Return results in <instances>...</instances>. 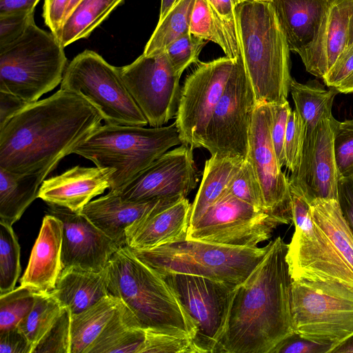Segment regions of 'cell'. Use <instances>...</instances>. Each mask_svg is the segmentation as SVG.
<instances>
[{
	"mask_svg": "<svg viewBox=\"0 0 353 353\" xmlns=\"http://www.w3.org/2000/svg\"><path fill=\"white\" fill-rule=\"evenodd\" d=\"M99 111L81 95L59 89L29 103L0 126V168L48 176L101 126Z\"/></svg>",
	"mask_w": 353,
	"mask_h": 353,
	"instance_id": "obj_1",
	"label": "cell"
},
{
	"mask_svg": "<svg viewBox=\"0 0 353 353\" xmlns=\"http://www.w3.org/2000/svg\"><path fill=\"white\" fill-rule=\"evenodd\" d=\"M288 249L281 236L271 241L261 261L236 286L215 353H270L294 332Z\"/></svg>",
	"mask_w": 353,
	"mask_h": 353,
	"instance_id": "obj_2",
	"label": "cell"
},
{
	"mask_svg": "<svg viewBox=\"0 0 353 353\" xmlns=\"http://www.w3.org/2000/svg\"><path fill=\"white\" fill-rule=\"evenodd\" d=\"M239 53L258 103L287 101L290 48L271 1H240L234 10Z\"/></svg>",
	"mask_w": 353,
	"mask_h": 353,
	"instance_id": "obj_3",
	"label": "cell"
},
{
	"mask_svg": "<svg viewBox=\"0 0 353 353\" xmlns=\"http://www.w3.org/2000/svg\"><path fill=\"white\" fill-rule=\"evenodd\" d=\"M109 293L121 300L143 328L193 339L196 323L164 279L125 245L108 265Z\"/></svg>",
	"mask_w": 353,
	"mask_h": 353,
	"instance_id": "obj_4",
	"label": "cell"
},
{
	"mask_svg": "<svg viewBox=\"0 0 353 353\" xmlns=\"http://www.w3.org/2000/svg\"><path fill=\"white\" fill-rule=\"evenodd\" d=\"M176 123L150 128L99 126L72 151L96 166L114 170L110 191H117L173 146L181 145Z\"/></svg>",
	"mask_w": 353,
	"mask_h": 353,
	"instance_id": "obj_5",
	"label": "cell"
},
{
	"mask_svg": "<svg viewBox=\"0 0 353 353\" xmlns=\"http://www.w3.org/2000/svg\"><path fill=\"white\" fill-rule=\"evenodd\" d=\"M268 249V244L263 248L232 246L188 239L150 249L130 248L160 275L193 274L234 285L246 279Z\"/></svg>",
	"mask_w": 353,
	"mask_h": 353,
	"instance_id": "obj_6",
	"label": "cell"
},
{
	"mask_svg": "<svg viewBox=\"0 0 353 353\" xmlns=\"http://www.w3.org/2000/svg\"><path fill=\"white\" fill-rule=\"evenodd\" d=\"M55 35L32 23L16 41L0 49V91L34 103L63 79L67 66Z\"/></svg>",
	"mask_w": 353,
	"mask_h": 353,
	"instance_id": "obj_7",
	"label": "cell"
},
{
	"mask_svg": "<svg viewBox=\"0 0 353 353\" xmlns=\"http://www.w3.org/2000/svg\"><path fill=\"white\" fill-rule=\"evenodd\" d=\"M291 312L295 333L333 349L353 335V290L342 285L293 280Z\"/></svg>",
	"mask_w": 353,
	"mask_h": 353,
	"instance_id": "obj_8",
	"label": "cell"
},
{
	"mask_svg": "<svg viewBox=\"0 0 353 353\" xmlns=\"http://www.w3.org/2000/svg\"><path fill=\"white\" fill-rule=\"evenodd\" d=\"M60 89L83 97L108 124L143 127L148 124L123 81L118 67L94 51L81 52L67 65Z\"/></svg>",
	"mask_w": 353,
	"mask_h": 353,
	"instance_id": "obj_9",
	"label": "cell"
},
{
	"mask_svg": "<svg viewBox=\"0 0 353 353\" xmlns=\"http://www.w3.org/2000/svg\"><path fill=\"white\" fill-rule=\"evenodd\" d=\"M295 230L288 244L286 260L293 280L334 283L353 290V274L310 214V202L290 185Z\"/></svg>",
	"mask_w": 353,
	"mask_h": 353,
	"instance_id": "obj_10",
	"label": "cell"
},
{
	"mask_svg": "<svg viewBox=\"0 0 353 353\" xmlns=\"http://www.w3.org/2000/svg\"><path fill=\"white\" fill-rule=\"evenodd\" d=\"M161 276L196 323L197 331L192 339L196 353H215L225 332L238 285L193 274Z\"/></svg>",
	"mask_w": 353,
	"mask_h": 353,
	"instance_id": "obj_11",
	"label": "cell"
},
{
	"mask_svg": "<svg viewBox=\"0 0 353 353\" xmlns=\"http://www.w3.org/2000/svg\"><path fill=\"white\" fill-rule=\"evenodd\" d=\"M257 105L241 56L206 128L202 148L210 154L245 159L249 132Z\"/></svg>",
	"mask_w": 353,
	"mask_h": 353,
	"instance_id": "obj_12",
	"label": "cell"
},
{
	"mask_svg": "<svg viewBox=\"0 0 353 353\" xmlns=\"http://www.w3.org/2000/svg\"><path fill=\"white\" fill-rule=\"evenodd\" d=\"M238 57L199 61L186 77L181 88L175 121L183 144L193 149L202 148L206 128Z\"/></svg>",
	"mask_w": 353,
	"mask_h": 353,
	"instance_id": "obj_13",
	"label": "cell"
},
{
	"mask_svg": "<svg viewBox=\"0 0 353 353\" xmlns=\"http://www.w3.org/2000/svg\"><path fill=\"white\" fill-rule=\"evenodd\" d=\"M279 225L265 212L226 191L196 223L189 225L186 239L255 247L269 239Z\"/></svg>",
	"mask_w": 353,
	"mask_h": 353,
	"instance_id": "obj_14",
	"label": "cell"
},
{
	"mask_svg": "<svg viewBox=\"0 0 353 353\" xmlns=\"http://www.w3.org/2000/svg\"><path fill=\"white\" fill-rule=\"evenodd\" d=\"M118 70L151 127H161L176 116L181 75L172 68L165 51L142 54L132 63L118 67Z\"/></svg>",
	"mask_w": 353,
	"mask_h": 353,
	"instance_id": "obj_15",
	"label": "cell"
},
{
	"mask_svg": "<svg viewBox=\"0 0 353 353\" xmlns=\"http://www.w3.org/2000/svg\"><path fill=\"white\" fill-rule=\"evenodd\" d=\"M272 119L270 103H258L250 128L246 158L259 180L265 212L280 225L288 224L292 222V198L288 179L281 170L272 143Z\"/></svg>",
	"mask_w": 353,
	"mask_h": 353,
	"instance_id": "obj_16",
	"label": "cell"
},
{
	"mask_svg": "<svg viewBox=\"0 0 353 353\" xmlns=\"http://www.w3.org/2000/svg\"><path fill=\"white\" fill-rule=\"evenodd\" d=\"M196 184L193 148L182 143L165 152L115 192L132 201L186 198Z\"/></svg>",
	"mask_w": 353,
	"mask_h": 353,
	"instance_id": "obj_17",
	"label": "cell"
},
{
	"mask_svg": "<svg viewBox=\"0 0 353 353\" xmlns=\"http://www.w3.org/2000/svg\"><path fill=\"white\" fill-rule=\"evenodd\" d=\"M332 115L322 119L313 132L305 137L297 170L288 178L312 202L316 199L338 201V174L333 141L337 124Z\"/></svg>",
	"mask_w": 353,
	"mask_h": 353,
	"instance_id": "obj_18",
	"label": "cell"
},
{
	"mask_svg": "<svg viewBox=\"0 0 353 353\" xmlns=\"http://www.w3.org/2000/svg\"><path fill=\"white\" fill-rule=\"evenodd\" d=\"M48 214L57 216L63 223V269L101 271L119 248L81 212L49 204Z\"/></svg>",
	"mask_w": 353,
	"mask_h": 353,
	"instance_id": "obj_19",
	"label": "cell"
},
{
	"mask_svg": "<svg viewBox=\"0 0 353 353\" xmlns=\"http://www.w3.org/2000/svg\"><path fill=\"white\" fill-rule=\"evenodd\" d=\"M353 43V0H330L311 43L298 54L306 70L323 79Z\"/></svg>",
	"mask_w": 353,
	"mask_h": 353,
	"instance_id": "obj_20",
	"label": "cell"
},
{
	"mask_svg": "<svg viewBox=\"0 0 353 353\" xmlns=\"http://www.w3.org/2000/svg\"><path fill=\"white\" fill-rule=\"evenodd\" d=\"M191 205L186 198L163 201L128 228L126 245L150 249L186 239Z\"/></svg>",
	"mask_w": 353,
	"mask_h": 353,
	"instance_id": "obj_21",
	"label": "cell"
},
{
	"mask_svg": "<svg viewBox=\"0 0 353 353\" xmlns=\"http://www.w3.org/2000/svg\"><path fill=\"white\" fill-rule=\"evenodd\" d=\"M111 168L74 166L41 183L38 198L48 204L80 212L92 199L110 189Z\"/></svg>",
	"mask_w": 353,
	"mask_h": 353,
	"instance_id": "obj_22",
	"label": "cell"
},
{
	"mask_svg": "<svg viewBox=\"0 0 353 353\" xmlns=\"http://www.w3.org/2000/svg\"><path fill=\"white\" fill-rule=\"evenodd\" d=\"M63 223L48 214L42 221L20 285L35 293H49L56 287L63 270L62 263Z\"/></svg>",
	"mask_w": 353,
	"mask_h": 353,
	"instance_id": "obj_23",
	"label": "cell"
},
{
	"mask_svg": "<svg viewBox=\"0 0 353 353\" xmlns=\"http://www.w3.org/2000/svg\"><path fill=\"white\" fill-rule=\"evenodd\" d=\"M166 199H170L132 201L117 192L109 191L90 201L80 212L121 248L126 245L128 228Z\"/></svg>",
	"mask_w": 353,
	"mask_h": 353,
	"instance_id": "obj_24",
	"label": "cell"
},
{
	"mask_svg": "<svg viewBox=\"0 0 353 353\" xmlns=\"http://www.w3.org/2000/svg\"><path fill=\"white\" fill-rule=\"evenodd\" d=\"M50 293L72 314H79L109 294L108 270L64 268Z\"/></svg>",
	"mask_w": 353,
	"mask_h": 353,
	"instance_id": "obj_25",
	"label": "cell"
},
{
	"mask_svg": "<svg viewBox=\"0 0 353 353\" xmlns=\"http://www.w3.org/2000/svg\"><path fill=\"white\" fill-rule=\"evenodd\" d=\"M330 0L271 1L290 51L299 53L312 41Z\"/></svg>",
	"mask_w": 353,
	"mask_h": 353,
	"instance_id": "obj_26",
	"label": "cell"
},
{
	"mask_svg": "<svg viewBox=\"0 0 353 353\" xmlns=\"http://www.w3.org/2000/svg\"><path fill=\"white\" fill-rule=\"evenodd\" d=\"M145 330L120 300L114 314L88 353H141Z\"/></svg>",
	"mask_w": 353,
	"mask_h": 353,
	"instance_id": "obj_27",
	"label": "cell"
},
{
	"mask_svg": "<svg viewBox=\"0 0 353 353\" xmlns=\"http://www.w3.org/2000/svg\"><path fill=\"white\" fill-rule=\"evenodd\" d=\"M244 160L212 154L205 161L201 183L191 205L190 225L196 223L223 195Z\"/></svg>",
	"mask_w": 353,
	"mask_h": 353,
	"instance_id": "obj_28",
	"label": "cell"
},
{
	"mask_svg": "<svg viewBox=\"0 0 353 353\" xmlns=\"http://www.w3.org/2000/svg\"><path fill=\"white\" fill-rule=\"evenodd\" d=\"M44 174H20L0 168V221L10 225L38 198Z\"/></svg>",
	"mask_w": 353,
	"mask_h": 353,
	"instance_id": "obj_29",
	"label": "cell"
},
{
	"mask_svg": "<svg viewBox=\"0 0 353 353\" xmlns=\"http://www.w3.org/2000/svg\"><path fill=\"white\" fill-rule=\"evenodd\" d=\"M310 214L333 245L338 256L353 274V234L339 202L316 199L310 202Z\"/></svg>",
	"mask_w": 353,
	"mask_h": 353,
	"instance_id": "obj_30",
	"label": "cell"
},
{
	"mask_svg": "<svg viewBox=\"0 0 353 353\" xmlns=\"http://www.w3.org/2000/svg\"><path fill=\"white\" fill-rule=\"evenodd\" d=\"M290 91L295 110L305 127V137H308L322 119L332 115L333 101L339 91L336 88L327 90L316 80L301 83L294 79L291 81Z\"/></svg>",
	"mask_w": 353,
	"mask_h": 353,
	"instance_id": "obj_31",
	"label": "cell"
},
{
	"mask_svg": "<svg viewBox=\"0 0 353 353\" xmlns=\"http://www.w3.org/2000/svg\"><path fill=\"white\" fill-rule=\"evenodd\" d=\"M190 32L221 47L226 57L240 56L236 23L223 19L206 0H196L192 13Z\"/></svg>",
	"mask_w": 353,
	"mask_h": 353,
	"instance_id": "obj_32",
	"label": "cell"
},
{
	"mask_svg": "<svg viewBox=\"0 0 353 353\" xmlns=\"http://www.w3.org/2000/svg\"><path fill=\"white\" fill-rule=\"evenodd\" d=\"M120 300L109 294L83 312L71 316V353H88L114 314Z\"/></svg>",
	"mask_w": 353,
	"mask_h": 353,
	"instance_id": "obj_33",
	"label": "cell"
},
{
	"mask_svg": "<svg viewBox=\"0 0 353 353\" xmlns=\"http://www.w3.org/2000/svg\"><path fill=\"white\" fill-rule=\"evenodd\" d=\"M123 0H81L53 33L65 46L88 37Z\"/></svg>",
	"mask_w": 353,
	"mask_h": 353,
	"instance_id": "obj_34",
	"label": "cell"
},
{
	"mask_svg": "<svg viewBox=\"0 0 353 353\" xmlns=\"http://www.w3.org/2000/svg\"><path fill=\"white\" fill-rule=\"evenodd\" d=\"M196 0H178L165 17L158 21L143 52L152 55L164 52L175 39L190 32V20Z\"/></svg>",
	"mask_w": 353,
	"mask_h": 353,
	"instance_id": "obj_35",
	"label": "cell"
},
{
	"mask_svg": "<svg viewBox=\"0 0 353 353\" xmlns=\"http://www.w3.org/2000/svg\"><path fill=\"white\" fill-rule=\"evenodd\" d=\"M64 308L50 292L35 293L32 310L17 326L30 343L32 353Z\"/></svg>",
	"mask_w": 353,
	"mask_h": 353,
	"instance_id": "obj_36",
	"label": "cell"
},
{
	"mask_svg": "<svg viewBox=\"0 0 353 353\" xmlns=\"http://www.w3.org/2000/svg\"><path fill=\"white\" fill-rule=\"evenodd\" d=\"M20 250L12 225L0 221V294L15 288L21 271Z\"/></svg>",
	"mask_w": 353,
	"mask_h": 353,
	"instance_id": "obj_37",
	"label": "cell"
},
{
	"mask_svg": "<svg viewBox=\"0 0 353 353\" xmlns=\"http://www.w3.org/2000/svg\"><path fill=\"white\" fill-rule=\"evenodd\" d=\"M34 301L35 292L21 285L0 294V332L17 327Z\"/></svg>",
	"mask_w": 353,
	"mask_h": 353,
	"instance_id": "obj_38",
	"label": "cell"
},
{
	"mask_svg": "<svg viewBox=\"0 0 353 353\" xmlns=\"http://www.w3.org/2000/svg\"><path fill=\"white\" fill-rule=\"evenodd\" d=\"M227 191L256 209L265 212L262 190L252 165L247 158L232 179Z\"/></svg>",
	"mask_w": 353,
	"mask_h": 353,
	"instance_id": "obj_39",
	"label": "cell"
},
{
	"mask_svg": "<svg viewBox=\"0 0 353 353\" xmlns=\"http://www.w3.org/2000/svg\"><path fill=\"white\" fill-rule=\"evenodd\" d=\"M207 43L188 32L172 41L165 52L175 72L181 76L188 67L199 61V56Z\"/></svg>",
	"mask_w": 353,
	"mask_h": 353,
	"instance_id": "obj_40",
	"label": "cell"
},
{
	"mask_svg": "<svg viewBox=\"0 0 353 353\" xmlns=\"http://www.w3.org/2000/svg\"><path fill=\"white\" fill-rule=\"evenodd\" d=\"M333 148L338 179L353 178V119L337 122Z\"/></svg>",
	"mask_w": 353,
	"mask_h": 353,
	"instance_id": "obj_41",
	"label": "cell"
},
{
	"mask_svg": "<svg viewBox=\"0 0 353 353\" xmlns=\"http://www.w3.org/2000/svg\"><path fill=\"white\" fill-rule=\"evenodd\" d=\"M71 316L65 307L32 353H71Z\"/></svg>",
	"mask_w": 353,
	"mask_h": 353,
	"instance_id": "obj_42",
	"label": "cell"
},
{
	"mask_svg": "<svg viewBox=\"0 0 353 353\" xmlns=\"http://www.w3.org/2000/svg\"><path fill=\"white\" fill-rule=\"evenodd\" d=\"M305 127L296 111L290 112L284 141L285 166L294 173L301 158L305 140Z\"/></svg>",
	"mask_w": 353,
	"mask_h": 353,
	"instance_id": "obj_43",
	"label": "cell"
},
{
	"mask_svg": "<svg viewBox=\"0 0 353 353\" xmlns=\"http://www.w3.org/2000/svg\"><path fill=\"white\" fill-rule=\"evenodd\" d=\"M34 11L0 14V49L18 40L34 22Z\"/></svg>",
	"mask_w": 353,
	"mask_h": 353,
	"instance_id": "obj_44",
	"label": "cell"
},
{
	"mask_svg": "<svg viewBox=\"0 0 353 353\" xmlns=\"http://www.w3.org/2000/svg\"><path fill=\"white\" fill-rule=\"evenodd\" d=\"M272 109L271 138L281 167L285 165L284 141L288 117L292 112L288 101L270 103Z\"/></svg>",
	"mask_w": 353,
	"mask_h": 353,
	"instance_id": "obj_45",
	"label": "cell"
},
{
	"mask_svg": "<svg viewBox=\"0 0 353 353\" xmlns=\"http://www.w3.org/2000/svg\"><path fill=\"white\" fill-rule=\"evenodd\" d=\"M332 349L330 344L313 341L294 332L276 345L270 353H331Z\"/></svg>",
	"mask_w": 353,
	"mask_h": 353,
	"instance_id": "obj_46",
	"label": "cell"
},
{
	"mask_svg": "<svg viewBox=\"0 0 353 353\" xmlns=\"http://www.w3.org/2000/svg\"><path fill=\"white\" fill-rule=\"evenodd\" d=\"M353 71V43L338 57L336 61L323 78L329 88L337 87Z\"/></svg>",
	"mask_w": 353,
	"mask_h": 353,
	"instance_id": "obj_47",
	"label": "cell"
},
{
	"mask_svg": "<svg viewBox=\"0 0 353 353\" xmlns=\"http://www.w3.org/2000/svg\"><path fill=\"white\" fill-rule=\"evenodd\" d=\"M32 346L17 327L0 332V353H32Z\"/></svg>",
	"mask_w": 353,
	"mask_h": 353,
	"instance_id": "obj_48",
	"label": "cell"
},
{
	"mask_svg": "<svg viewBox=\"0 0 353 353\" xmlns=\"http://www.w3.org/2000/svg\"><path fill=\"white\" fill-rule=\"evenodd\" d=\"M71 0H44L43 17L52 33L61 28Z\"/></svg>",
	"mask_w": 353,
	"mask_h": 353,
	"instance_id": "obj_49",
	"label": "cell"
},
{
	"mask_svg": "<svg viewBox=\"0 0 353 353\" xmlns=\"http://www.w3.org/2000/svg\"><path fill=\"white\" fill-rule=\"evenodd\" d=\"M338 202L353 234V178L339 179Z\"/></svg>",
	"mask_w": 353,
	"mask_h": 353,
	"instance_id": "obj_50",
	"label": "cell"
},
{
	"mask_svg": "<svg viewBox=\"0 0 353 353\" xmlns=\"http://www.w3.org/2000/svg\"><path fill=\"white\" fill-rule=\"evenodd\" d=\"M29 103L15 95L0 91V126Z\"/></svg>",
	"mask_w": 353,
	"mask_h": 353,
	"instance_id": "obj_51",
	"label": "cell"
},
{
	"mask_svg": "<svg viewBox=\"0 0 353 353\" xmlns=\"http://www.w3.org/2000/svg\"><path fill=\"white\" fill-rule=\"evenodd\" d=\"M214 10L225 21L235 23L234 10L239 0H206Z\"/></svg>",
	"mask_w": 353,
	"mask_h": 353,
	"instance_id": "obj_52",
	"label": "cell"
},
{
	"mask_svg": "<svg viewBox=\"0 0 353 353\" xmlns=\"http://www.w3.org/2000/svg\"><path fill=\"white\" fill-rule=\"evenodd\" d=\"M40 0H0V14L34 11Z\"/></svg>",
	"mask_w": 353,
	"mask_h": 353,
	"instance_id": "obj_53",
	"label": "cell"
},
{
	"mask_svg": "<svg viewBox=\"0 0 353 353\" xmlns=\"http://www.w3.org/2000/svg\"><path fill=\"white\" fill-rule=\"evenodd\" d=\"M331 353H353V335L335 347Z\"/></svg>",
	"mask_w": 353,
	"mask_h": 353,
	"instance_id": "obj_54",
	"label": "cell"
},
{
	"mask_svg": "<svg viewBox=\"0 0 353 353\" xmlns=\"http://www.w3.org/2000/svg\"><path fill=\"white\" fill-rule=\"evenodd\" d=\"M336 89L341 93H352L353 92V71L346 77Z\"/></svg>",
	"mask_w": 353,
	"mask_h": 353,
	"instance_id": "obj_55",
	"label": "cell"
},
{
	"mask_svg": "<svg viewBox=\"0 0 353 353\" xmlns=\"http://www.w3.org/2000/svg\"><path fill=\"white\" fill-rule=\"evenodd\" d=\"M178 0H161L159 21H161Z\"/></svg>",
	"mask_w": 353,
	"mask_h": 353,
	"instance_id": "obj_56",
	"label": "cell"
},
{
	"mask_svg": "<svg viewBox=\"0 0 353 353\" xmlns=\"http://www.w3.org/2000/svg\"><path fill=\"white\" fill-rule=\"evenodd\" d=\"M81 1V0H71L70 1V4H69V6H68V8L66 10L65 19L72 12V10L75 8V7L78 5V3Z\"/></svg>",
	"mask_w": 353,
	"mask_h": 353,
	"instance_id": "obj_57",
	"label": "cell"
},
{
	"mask_svg": "<svg viewBox=\"0 0 353 353\" xmlns=\"http://www.w3.org/2000/svg\"><path fill=\"white\" fill-rule=\"evenodd\" d=\"M240 1H272L274 0H239Z\"/></svg>",
	"mask_w": 353,
	"mask_h": 353,
	"instance_id": "obj_58",
	"label": "cell"
}]
</instances>
